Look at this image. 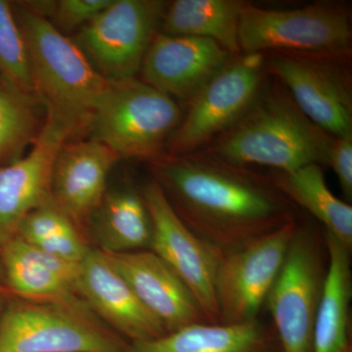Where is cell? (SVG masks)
I'll return each instance as SVG.
<instances>
[{
	"instance_id": "obj_31",
	"label": "cell",
	"mask_w": 352,
	"mask_h": 352,
	"mask_svg": "<svg viewBox=\"0 0 352 352\" xmlns=\"http://www.w3.org/2000/svg\"><path fill=\"white\" fill-rule=\"evenodd\" d=\"M346 352H351V349H349V351H347Z\"/></svg>"
},
{
	"instance_id": "obj_24",
	"label": "cell",
	"mask_w": 352,
	"mask_h": 352,
	"mask_svg": "<svg viewBox=\"0 0 352 352\" xmlns=\"http://www.w3.org/2000/svg\"><path fill=\"white\" fill-rule=\"evenodd\" d=\"M41 103L0 83V166L21 159L31 149L44 124L39 119Z\"/></svg>"
},
{
	"instance_id": "obj_17",
	"label": "cell",
	"mask_w": 352,
	"mask_h": 352,
	"mask_svg": "<svg viewBox=\"0 0 352 352\" xmlns=\"http://www.w3.org/2000/svg\"><path fill=\"white\" fill-rule=\"evenodd\" d=\"M140 302L163 324L166 333L208 323L196 298L163 259L150 250L106 254Z\"/></svg>"
},
{
	"instance_id": "obj_4",
	"label": "cell",
	"mask_w": 352,
	"mask_h": 352,
	"mask_svg": "<svg viewBox=\"0 0 352 352\" xmlns=\"http://www.w3.org/2000/svg\"><path fill=\"white\" fill-rule=\"evenodd\" d=\"M127 344L80 296H10L0 316V352H122Z\"/></svg>"
},
{
	"instance_id": "obj_12",
	"label": "cell",
	"mask_w": 352,
	"mask_h": 352,
	"mask_svg": "<svg viewBox=\"0 0 352 352\" xmlns=\"http://www.w3.org/2000/svg\"><path fill=\"white\" fill-rule=\"evenodd\" d=\"M141 196L151 220L150 251L188 287L208 323L221 324L214 293L219 259L183 223L154 179L143 187Z\"/></svg>"
},
{
	"instance_id": "obj_29",
	"label": "cell",
	"mask_w": 352,
	"mask_h": 352,
	"mask_svg": "<svg viewBox=\"0 0 352 352\" xmlns=\"http://www.w3.org/2000/svg\"><path fill=\"white\" fill-rule=\"evenodd\" d=\"M9 296L10 295H9L8 292L3 287H0V316H1L2 312H3Z\"/></svg>"
},
{
	"instance_id": "obj_19",
	"label": "cell",
	"mask_w": 352,
	"mask_h": 352,
	"mask_svg": "<svg viewBox=\"0 0 352 352\" xmlns=\"http://www.w3.org/2000/svg\"><path fill=\"white\" fill-rule=\"evenodd\" d=\"M258 320L196 323L157 339L129 342L122 352H281L279 342Z\"/></svg>"
},
{
	"instance_id": "obj_16",
	"label": "cell",
	"mask_w": 352,
	"mask_h": 352,
	"mask_svg": "<svg viewBox=\"0 0 352 352\" xmlns=\"http://www.w3.org/2000/svg\"><path fill=\"white\" fill-rule=\"evenodd\" d=\"M78 291L92 311L129 342L155 340L166 333L163 324L96 248H90L80 261Z\"/></svg>"
},
{
	"instance_id": "obj_13",
	"label": "cell",
	"mask_w": 352,
	"mask_h": 352,
	"mask_svg": "<svg viewBox=\"0 0 352 352\" xmlns=\"http://www.w3.org/2000/svg\"><path fill=\"white\" fill-rule=\"evenodd\" d=\"M75 138L69 126L45 115L31 149L17 161L0 166V248L17 236L28 214L52 199L53 164L65 143Z\"/></svg>"
},
{
	"instance_id": "obj_15",
	"label": "cell",
	"mask_w": 352,
	"mask_h": 352,
	"mask_svg": "<svg viewBox=\"0 0 352 352\" xmlns=\"http://www.w3.org/2000/svg\"><path fill=\"white\" fill-rule=\"evenodd\" d=\"M234 56L212 39L159 32L140 73L143 82L187 104Z\"/></svg>"
},
{
	"instance_id": "obj_11",
	"label": "cell",
	"mask_w": 352,
	"mask_h": 352,
	"mask_svg": "<svg viewBox=\"0 0 352 352\" xmlns=\"http://www.w3.org/2000/svg\"><path fill=\"white\" fill-rule=\"evenodd\" d=\"M298 229L294 220L220 256L214 276L220 323L231 325L256 319Z\"/></svg>"
},
{
	"instance_id": "obj_14",
	"label": "cell",
	"mask_w": 352,
	"mask_h": 352,
	"mask_svg": "<svg viewBox=\"0 0 352 352\" xmlns=\"http://www.w3.org/2000/svg\"><path fill=\"white\" fill-rule=\"evenodd\" d=\"M120 157L94 139L69 140L58 153L51 197L87 239L90 219L106 193L109 173Z\"/></svg>"
},
{
	"instance_id": "obj_20",
	"label": "cell",
	"mask_w": 352,
	"mask_h": 352,
	"mask_svg": "<svg viewBox=\"0 0 352 352\" xmlns=\"http://www.w3.org/2000/svg\"><path fill=\"white\" fill-rule=\"evenodd\" d=\"M328 267L315 321L314 352H346L349 342V305L352 294L351 251L326 232Z\"/></svg>"
},
{
	"instance_id": "obj_27",
	"label": "cell",
	"mask_w": 352,
	"mask_h": 352,
	"mask_svg": "<svg viewBox=\"0 0 352 352\" xmlns=\"http://www.w3.org/2000/svg\"><path fill=\"white\" fill-rule=\"evenodd\" d=\"M113 0H60L55 1L51 17L60 32L82 29L107 8Z\"/></svg>"
},
{
	"instance_id": "obj_9",
	"label": "cell",
	"mask_w": 352,
	"mask_h": 352,
	"mask_svg": "<svg viewBox=\"0 0 352 352\" xmlns=\"http://www.w3.org/2000/svg\"><path fill=\"white\" fill-rule=\"evenodd\" d=\"M166 6L162 0H113L80 30L76 43L106 80L136 78Z\"/></svg>"
},
{
	"instance_id": "obj_21",
	"label": "cell",
	"mask_w": 352,
	"mask_h": 352,
	"mask_svg": "<svg viewBox=\"0 0 352 352\" xmlns=\"http://www.w3.org/2000/svg\"><path fill=\"white\" fill-rule=\"evenodd\" d=\"M88 236L99 251L122 254L149 248L151 220L141 193L131 189L108 192L90 219Z\"/></svg>"
},
{
	"instance_id": "obj_10",
	"label": "cell",
	"mask_w": 352,
	"mask_h": 352,
	"mask_svg": "<svg viewBox=\"0 0 352 352\" xmlns=\"http://www.w3.org/2000/svg\"><path fill=\"white\" fill-rule=\"evenodd\" d=\"M318 241L298 226L265 302L281 352H314L317 308L325 277Z\"/></svg>"
},
{
	"instance_id": "obj_26",
	"label": "cell",
	"mask_w": 352,
	"mask_h": 352,
	"mask_svg": "<svg viewBox=\"0 0 352 352\" xmlns=\"http://www.w3.org/2000/svg\"><path fill=\"white\" fill-rule=\"evenodd\" d=\"M72 229L78 228L51 199L25 217L18 229L17 236L34 245Z\"/></svg>"
},
{
	"instance_id": "obj_23",
	"label": "cell",
	"mask_w": 352,
	"mask_h": 352,
	"mask_svg": "<svg viewBox=\"0 0 352 352\" xmlns=\"http://www.w3.org/2000/svg\"><path fill=\"white\" fill-rule=\"evenodd\" d=\"M275 186L292 203L322 222L327 232L352 247V207L337 198L326 184L323 166L311 164L292 171L271 170Z\"/></svg>"
},
{
	"instance_id": "obj_6",
	"label": "cell",
	"mask_w": 352,
	"mask_h": 352,
	"mask_svg": "<svg viewBox=\"0 0 352 352\" xmlns=\"http://www.w3.org/2000/svg\"><path fill=\"white\" fill-rule=\"evenodd\" d=\"M268 74L333 138L352 135V50L264 53Z\"/></svg>"
},
{
	"instance_id": "obj_5",
	"label": "cell",
	"mask_w": 352,
	"mask_h": 352,
	"mask_svg": "<svg viewBox=\"0 0 352 352\" xmlns=\"http://www.w3.org/2000/svg\"><path fill=\"white\" fill-rule=\"evenodd\" d=\"M175 99L138 80H109L87 133L118 156L151 161L164 154L182 118Z\"/></svg>"
},
{
	"instance_id": "obj_1",
	"label": "cell",
	"mask_w": 352,
	"mask_h": 352,
	"mask_svg": "<svg viewBox=\"0 0 352 352\" xmlns=\"http://www.w3.org/2000/svg\"><path fill=\"white\" fill-rule=\"evenodd\" d=\"M149 162L175 214L217 259L296 220L295 204L251 168L201 150Z\"/></svg>"
},
{
	"instance_id": "obj_7",
	"label": "cell",
	"mask_w": 352,
	"mask_h": 352,
	"mask_svg": "<svg viewBox=\"0 0 352 352\" xmlns=\"http://www.w3.org/2000/svg\"><path fill=\"white\" fill-rule=\"evenodd\" d=\"M270 78L264 53L234 56L186 104V112L166 142L168 154L203 150L251 108Z\"/></svg>"
},
{
	"instance_id": "obj_3",
	"label": "cell",
	"mask_w": 352,
	"mask_h": 352,
	"mask_svg": "<svg viewBox=\"0 0 352 352\" xmlns=\"http://www.w3.org/2000/svg\"><path fill=\"white\" fill-rule=\"evenodd\" d=\"M18 23L27 43L36 98L46 115L69 126L76 138L87 134L109 80L47 18L23 7Z\"/></svg>"
},
{
	"instance_id": "obj_25",
	"label": "cell",
	"mask_w": 352,
	"mask_h": 352,
	"mask_svg": "<svg viewBox=\"0 0 352 352\" xmlns=\"http://www.w3.org/2000/svg\"><path fill=\"white\" fill-rule=\"evenodd\" d=\"M0 80L36 98L27 43L11 4L6 0H0Z\"/></svg>"
},
{
	"instance_id": "obj_8",
	"label": "cell",
	"mask_w": 352,
	"mask_h": 352,
	"mask_svg": "<svg viewBox=\"0 0 352 352\" xmlns=\"http://www.w3.org/2000/svg\"><path fill=\"white\" fill-rule=\"evenodd\" d=\"M242 53L325 52L351 50V11L346 4L316 2L272 10L245 2L241 14Z\"/></svg>"
},
{
	"instance_id": "obj_2",
	"label": "cell",
	"mask_w": 352,
	"mask_h": 352,
	"mask_svg": "<svg viewBox=\"0 0 352 352\" xmlns=\"http://www.w3.org/2000/svg\"><path fill=\"white\" fill-rule=\"evenodd\" d=\"M333 139L272 76L247 113L201 151L245 168L292 171L311 164L327 166Z\"/></svg>"
},
{
	"instance_id": "obj_28",
	"label": "cell",
	"mask_w": 352,
	"mask_h": 352,
	"mask_svg": "<svg viewBox=\"0 0 352 352\" xmlns=\"http://www.w3.org/2000/svg\"><path fill=\"white\" fill-rule=\"evenodd\" d=\"M327 166L335 171L346 200L352 199V135L333 138Z\"/></svg>"
},
{
	"instance_id": "obj_22",
	"label": "cell",
	"mask_w": 352,
	"mask_h": 352,
	"mask_svg": "<svg viewBox=\"0 0 352 352\" xmlns=\"http://www.w3.org/2000/svg\"><path fill=\"white\" fill-rule=\"evenodd\" d=\"M245 1L175 0L168 3L160 32L212 39L232 55L241 54L239 27Z\"/></svg>"
},
{
	"instance_id": "obj_18",
	"label": "cell",
	"mask_w": 352,
	"mask_h": 352,
	"mask_svg": "<svg viewBox=\"0 0 352 352\" xmlns=\"http://www.w3.org/2000/svg\"><path fill=\"white\" fill-rule=\"evenodd\" d=\"M0 256L3 288L10 296L36 300L80 296L78 291L80 263L52 256L18 236L0 248Z\"/></svg>"
},
{
	"instance_id": "obj_30",
	"label": "cell",
	"mask_w": 352,
	"mask_h": 352,
	"mask_svg": "<svg viewBox=\"0 0 352 352\" xmlns=\"http://www.w3.org/2000/svg\"><path fill=\"white\" fill-rule=\"evenodd\" d=\"M3 284H4L3 266H2L1 256H0V287H3Z\"/></svg>"
}]
</instances>
